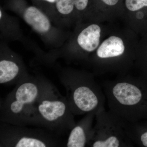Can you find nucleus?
Listing matches in <instances>:
<instances>
[{"mask_svg": "<svg viewBox=\"0 0 147 147\" xmlns=\"http://www.w3.org/2000/svg\"><path fill=\"white\" fill-rule=\"evenodd\" d=\"M0 22L1 34L5 38L16 40L21 38L22 34L18 21L5 13L1 7L0 9Z\"/></svg>", "mask_w": 147, "mask_h": 147, "instance_id": "nucleus-14", "label": "nucleus"}, {"mask_svg": "<svg viewBox=\"0 0 147 147\" xmlns=\"http://www.w3.org/2000/svg\"><path fill=\"white\" fill-rule=\"evenodd\" d=\"M5 47H1L0 84L19 83L28 74L21 59Z\"/></svg>", "mask_w": 147, "mask_h": 147, "instance_id": "nucleus-8", "label": "nucleus"}, {"mask_svg": "<svg viewBox=\"0 0 147 147\" xmlns=\"http://www.w3.org/2000/svg\"><path fill=\"white\" fill-rule=\"evenodd\" d=\"M66 98L52 87L35 107L32 125L44 127L57 134L71 130L76 125Z\"/></svg>", "mask_w": 147, "mask_h": 147, "instance_id": "nucleus-4", "label": "nucleus"}, {"mask_svg": "<svg viewBox=\"0 0 147 147\" xmlns=\"http://www.w3.org/2000/svg\"><path fill=\"white\" fill-rule=\"evenodd\" d=\"M62 80L74 115L96 113L105 108L106 98L102 87L91 76L66 72L63 74Z\"/></svg>", "mask_w": 147, "mask_h": 147, "instance_id": "nucleus-3", "label": "nucleus"}, {"mask_svg": "<svg viewBox=\"0 0 147 147\" xmlns=\"http://www.w3.org/2000/svg\"><path fill=\"white\" fill-rule=\"evenodd\" d=\"M38 2L37 6L47 13L53 22V9L56 0H35Z\"/></svg>", "mask_w": 147, "mask_h": 147, "instance_id": "nucleus-15", "label": "nucleus"}, {"mask_svg": "<svg viewBox=\"0 0 147 147\" xmlns=\"http://www.w3.org/2000/svg\"><path fill=\"white\" fill-rule=\"evenodd\" d=\"M106 5L113 6L117 4L120 0H100Z\"/></svg>", "mask_w": 147, "mask_h": 147, "instance_id": "nucleus-17", "label": "nucleus"}, {"mask_svg": "<svg viewBox=\"0 0 147 147\" xmlns=\"http://www.w3.org/2000/svg\"><path fill=\"white\" fill-rule=\"evenodd\" d=\"M89 0H56L53 9V21L62 28L65 19L73 13L74 9L82 11L87 8Z\"/></svg>", "mask_w": 147, "mask_h": 147, "instance_id": "nucleus-10", "label": "nucleus"}, {"mask_svg": "<svg viewBox=\"0 0 147 147\" xmlns=\"http://www.w3.org/2000/svg\"><path fill=\"white\" fill-rule=\"evenodd\" d=\"M126 132L134 145L147 147V120L127 122Z\"/></svg>", "mask_w": 147, "mask_h": 147, "instance_id": "nucleus-13", "label": "nucleus"}, {"mask_svg": "<svg viewBox=\"0 0 147 147\" xmlns=\"http://www.w3.org/2000/svg\"><path fill=\"white\" fill-rule=\"evenodd\" d=\"M124 51L122 39L118 37L112 36L102 42L96 51V55L100 59H111L120 57Z\"/></svg>", "mask_w": 147, "mask_h": 147, "instance_id": "nucleus-12", "label": "nucleus"}, {"mask_svg": "<svg viewBox=\"0 0 147 147\" xmlns=\"http://www.w3.org/2000/svg\"><path fill=\"white\" fill-rule=\"evenodd\" d=\"M109 110L129 122L147 120V80L125 78L101 84Z\"/></svg>", "mask_w": 147, "mask_h": 147, "instance_id": "nucleus-1", "label": "nucleus"}, {"mask_svg": "<svg viewBox=\"0 0 147 147\" xmlns=\"http://www.w3.org/2000/svg\"><path fill=\"white\" fill-rule=\"evenodd\" d=\"M96 113L86 114L71 129L66 146L67 147L88 146L93 129V121Z\"/></svg>", "mask_w": 147, "mask_h": 147, "instance_id": "nucleus-9", "label": "nucleus"}, {"mask_svg": "<svg viewBox=\"0 0 147 147\" xmlns=\"http://www.w3.org/2000/svg\"><path fill=\"white\" fill-rule=\"evenodd\" d=\"M53 86L47 80L28 75L1 103V120L17 126L32 125L37 102Z\"/></svg>", "mask_w": 147, "mask_h": 147, "instance_id": "nucleus-2", "label": "nucleus"}, {"mask_svg": "<svg viewBox=\"0 0 147 147\" xmlns=\"http://www.w3.org/2000/svg\"><path fill=\"white\" fill-rule=\"evenodd\" d=\"M125 5L129 10L136 11L147 7V0H125Z\"/></svg>", "mask_w": 147, "mask_h": 147, "instance_id": "nucleus-16", "label": "nucleus"}, {"mask_svg": "<svg viewBox=\"0 0 147 147\" xmlns=\"http://www.w3.org/2000/svg\"><path fill=\"white\" fill-rule=\"evenodd\" d=\"M100 27L96 24H92L84 29L77 38L80 47L86 52L91 53L97 48L100 42Z\"/></svg>", "mask_w": 147, "mask_h": 147, "instance_id": "nucleus-11", "label": "nucleus"}, {"mask_svg": "<svg viewBox=\"0 0 147 147\" xmlns=\"http://www.w3.org/2000/svg\"><path fill=\"white\" fill-rule=\"evenodd\" d=\"M12 10L48 45L60 47L64 42V31L57 26L50 16L35 5H16Z\"/></svg>", "mask_w": 147, "mask_h": 147, "instance_id": "nucleus-6", "label": "nucleus"}, {"mask_svg": "<svg viewBox=\"0 0 147 147\" xmlns=\"http://www.w3.org/2000/svg\"><path fill=\"white\" fill-rule=\"evenodd\" d=\"M9 125L1 129V147H46L58 145L54 134L24 126Z\"/></svg>", "mask_w": 147, "mask_h": 147, "instance_id": "nucleus-7", "label": "nucleus"}, {"mask_svg": "<svg viewBox=\"0 0 147 147\" xmlns=\"http://www.w3.org/2000/svg\"><path fill=\"white\" fill-rule=\"evenodd\" d=\"M95 119V124L88 147H134L126 133L127 121L105 108L96 113Z\"/></svg>", "mask_w": 147, "mask_h": 147, "instance_id": "nucleus-5", "label": "nucleus"}]
</instances>
